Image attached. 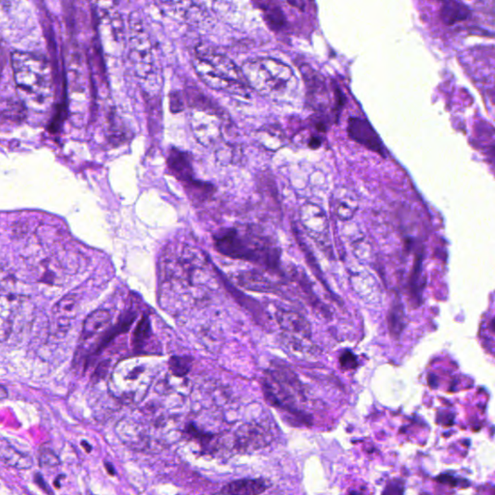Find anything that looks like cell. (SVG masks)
Returning <instances> with one entry per match:
<instances>
[{
  "label": "cell",
  "mask_w": 495,
  "mask_h": 495,
  "mask_svg": "<svg viewBox=\"0 0 495 495\" xmlns=\"http://www.w3.org/2000/svg\"><path fill=\"white\" fill-rule=\"evenodd\" d=\"M0 460L18 470H30L33 465L30 455L23 454L9 445H0Z\"/></svg>",
  "instance_id": "cell-14"
},
{
  "label": "cell",
  "mask_w": 495,
  "mask_h": 495,
  "mask_svg": "<svg viewBox=\"0 0 495 495\" xmlns=\"http://www.w3.org/2000/svg\"><path fill=\"white\" fill-rule=\"evenodd\" d=\"M111 321L109 311L98 310L89 314L83 322L82 337L83 340H89L103 331Z\"/></svg>",
  "instance_id": "cell-16"
},
{
  "label": "cell",
  "mask_w": 495,
  "mask_h": 495,
  "mask_svg": "<svg viewBox=\"0 0 495 495\" xmlns=\"http://www.w3.org/2000/svg\"><path fill=\"white\" fill-rule=\"evenodd\" d=\"M347 135L359 145L365 146L384 158L386 157V149L384 148L381 138L366 119L359 117L350 119L347 122Z\"/></svg>",
  "instance_id": "cell-5"
},
{
  "label": "cell",
  "mask_w": 495,
  "mask_h": 495,
  "mask_svg": "<svg viewBox=\"0 0 495 495\" xmlns=\"http://www.w3.org/2000/svg\"><path fill=\"white\" fill-rule=\"evenodd\" d=\"M191 361L188 357H172L169 361V369L177 376H184L190 370Z\"/></svg>",
  "instance_id": "cell-22"
},
{
  "label": "cell",
  "mask_w": 495,
  "mask_h": 495,
  "mask_svg": "<svg viewBox=\"0 0 495 495\" xmlns=\"http://www.w3.org/2000/svg\"><path fill=\"white\" fill-rule=\"evenodd\" d=\"M270 483L264 479H241L227 484L222 495H261L269 489Z\"/></svg>",
  "instance_id": "cell-10"
},
{
  "label": "cell",
  "mask_w": 495,
  "mask_h": 495,
  "mask_svg": "<svg viewBox=\"0 0 495 495\" xmlns=\"http://www.w3.org/2000/svg\"><path fill=\"white\" fill-rule=\"evenodd\" d=\"M388 321L390 333L395 339H399L405 324V310H403L402 304L395 303V305H393L391 311H390Z\"/></svg>",
  "instance_id": "cell-18"
},
{
  "label": "cell",
  "mask_w": 495,
  "mask_h": 495,
  "mask_svg": "<svg viewBox=\"0 0 495 495\" xmlns=\"http://www.w3.org/2000/svg\"><path fill=\"white\" fill-rule=\"evenodd\" d=\"M11 61L18 88L34 101L48 100L52 90L48 61L43 56L25 52H13Z\"/></svg>",
  "instance_id": "cell-4"
},
{
  "label": "cell",
  "mask_w": 495,
  "mask_h": 495,
  "mask_svg": "<svg viewBox=\"0 0 495 495\" xmlns=\"http://www.w3.org/2000/svg\"><path fill=\"white\" fill-rule=\"evenodd\" d=\"M279 322L285 330L301 335L302 337L311 336V326L303 316L294 311H282L279 313Z\"/></svg>",
  "instance_id": "cell-15"
},
{
  "label": "cell",
  "mask_w": 495,
  "mask_h": 495,
  "mask_svg": "<svg viewBox=\"0 0 495 495\" xmlns=\"http://www.w3.org/2000/svg\"><path fill=\"white\" fill-rule=\"evenodd\" d=\"M10 297L4 296L0 299V342H4L13 331V321L11 319L12 299Z\"/></svg>",
  "instance_id": "cell-17"
},
{
  "label": "cell",
  "mask_w": 495,
  "mask_h": 495,
  "mask_svg": "<svg viewBox=\"0 0 495 495\" xmlns=\"http://www.w3.org/2000/svg\"><path fill=\"white\" fill-rule=\"evenodd\" d=\"M105 466H106V470L107 471V473L111 474V475H114V466H112V465H111V463H106V465H105Z\"/></svg>",
  "instance_id": "cell-28"
},
{
  "label": "cell",
  "mask_w": 495,
  "mask_h": 495,
  "mask_svg": "<svg viewBox=\"0 0 495 495\" xmlns=\"http://www.w3.org/2000/svg\"><path fill=\"white\" fill-rule=\"evenodd\" d=\"M340 363L342 368L354 369L357 366V358L350 351H345L340 357Z\"/></svg>",
  "instance_id": "cell-23"
},
{
  "label": "cell",
  "mask_w": 495,
  "mask_h": 495,
  "mask_svg": "<svg viewBox=\"0 0 495 495\" xmlns=\"http://www.w3.org/2000/svg\"><path fill=\"white\" fill-rule=\"evenodd\" d=\"M266 441L263 429L256 428H256L251 426L243 427V428L238 429L237 434H235V444H237L238 449L243 450V451L266 446Z\"/></svg>",
  "instance_id": "cell-12"
},
{
  "label": "cell",
  "mask_w": 495,
  "mask_h": 495,
  "mask_svg": "<svg viewBox=\"0 0 495 495\" xmlns=\"http://www.w3.org/2000/svg\"><path fill=\"white\" fill-rule=\"evenodd\" d=\"M321 141L319 140L318 138H313L310 141V143H309V146H310L311 148L313 149H316L318 148H321Z\"/></svg>",
  "instance_id": "cell-25"
},
{
  "label": "cell",
  "mask_w": 495,
  "mask_h": 495,
  "mask_svg": "<svg viewBox=\"0 0 495 495\" xmlns=\"http://www.w3.org/2000/svg\"><path fill=\"white\" fill-rule=\"evenodd\" d=\"M301 222L309 234L319 243H327L329 224L326 212L314 203H306L301 207ZM324 244V245H326Z\"/></svg>",
  "instance_id": "cell-7"
},
{
  "label": "cell",
  "mask_w": 495,
  "mask_h": 495,
  "mask_svg": "<svg viewBox=\"0 0 495 495\" xmlns=\"http://www.w3.org/2000/svg\"><path fill=\"white\" fill-rule=\"evenodd\" d=\"M301 73L307 88L308 102L310 106L316 111H326L330 105V95L323 77L307 65L301 68Z\"/></svg>",
  "instance_id": "cell-6"
},
{
  "label": "cell",
  "mask_w": 495,
  "mask_h": 495,
  "mask_svg": "<svg viewBox=\"0 0 495 495\" xmlns=\"http://www.w3.org/2000/svg\"><path fill=\"white\" fill-rule=\"evenodd\" d=\"M34 480H35V483L38 484L39 488L43 489L44 491L48 492L49 495H52V492L51 489H49V484L44 481L43 477H42L41 474H36Z\"/></svg>",
  "instance_id": "cell-24"
},
{
  "label": "cell",
  "mask_w": 495,
  "mask_h": 495,
  "mask_svg": "<svg viewBox=\"0 0 495 495\" xmlns=\"http://www.w3.org/2000/svg\"><path fill=\"white\" fill-rule=\"evenodd\" d=\"M7 282V278L5 276L4 269L1 268V266H0V289L1 287H4L5 285H6Z\"/></svg>",
  "instance_id": "cell-26"
},
{
  "label": "cell",
  "mask_w": 495,
  "mask_h": 495,
  "mask_svg": "<svg viewBox=\"0 0 495 495\" xmlns=\"http://www.w3.org/2000/svg\"><path fill=\"white\" fill-rule=\"evenodd\" d=\"M215 247L230 258L251 261L266 268L277 269L280 253L268 241L251 233L230 229L214 237Z\"/></svg>",
  "instance_id": "cell-2"
},
{
  "label": "cell",
  "mask_w": 495,
  "mask_h": 495,
  "mask_svg": "<svg viewBox=\"0 0 495 495\" xmlns=\"http://www.w3.org/2000/svg\"><path fill=\"white\" fill-rule=\"evenodd\" d=\"M167 165L169 169L174 172L175 177L183 180V181L192 182L195 185H198V182H193V167L191 164L190 157L185 154L184 152L177 150V149H172L169 152V158H167Z\"/></svg>",
  "instance_id": "cell-11"
},
{
  "label": "cell",
  "mask_w": 495,
  "mask_h": 495,
  "mask_svg": "<svg viewBox=\"0 0 495 495\" xmlns=\"http://www.w3.org/2000/svg\"><path fill=\"white\" fill-rule=\"evenodd\" d=\"M38 462L41 467H54L60 465L59 455L49 448H42L38 453Z\"/></svg>",
  "instance_id": "cell-21"
},
{
  "label": "cell",
  "mask_w": 495,
  "mask_h": 495,
  "mask_svg": "<svg viewBox=\"0 0 495 495\" xmlns=\"http://www.w3.org/2000/svg\"><path fill=\"white\" fill-rule=\"evenodd\" d=\"M78 299L75 295L68 294L54 305L52 310L54 327L59 334H64L70 328L71 322L77 314Z\"/></svg>",
  "instance_id": "cell-8"
},
{
  "label": "cell",
  "mask_w": 495,
  "mask_h": 495,
  "mask_svg": "<svg viewBox=\"0 0 495 495\" xmlns=\"http://www.w3.org/2000/svg\"><path fill=\"white\" fill-rule=\"evenodd\" d=\"M470 9L462 2L444 1L440 8V19L446 25H454L455 23L465 22L470 17Z\"/></svg>",
  "instance_id": "cell-13"
},
{
  "label": "cell",
  "mask_w": 495,
  "mask_h": 495,
  "mask_svg": "<svg viewBox=\"0 0 495 495\" xmlns=\"http://www.w3.org/2000/svg\"><path fill=\"white\" fill-rule=\"evenodd\" d=\"M8 395H9V394H8L7 389L5 388L4 385L0 384V400L7 399Z\"/></svg>",
  "instance_id": "cell-27"
},
{
  "label": "cell",
  "mask_w": 495,
  "mask_h": 495,
  "mask_svg": "<svg viewBox=\"0 0 495 495\" xmlns=\"http://www.w3.org/2000/svg\"><path fill=\"white\" fill-rule=\"evenodd\" d=\"M266 22L273 30H282L285 25V17L281 8L275 6L264 7Z\"/></svg>",
  "instance_id": "cell-20"
},
{
  "label": "cell",
  "mask_w": 495,
  "mask_h": 495,
  "mask_svg": "<svg viewBox=\"0 0 495 495\" xmlns=\"http://www.w3.org/2000/svg\"><path fill=\"white\" fill-rule=\"evenodd\" d=\"M241 71L248 85L274 100H282L297 90L298 80L292 68L280 60L258 57L245 62Z\"/></svg>",
  "instance_id": "cell-1"
},
{
  "label": "cell",
  "mask_w": 495,
  "mask_h": 495,
  "mask_svg": "<svg viewBox=\"0 0 495 495\" xmlns=\"http://www.w3.org/2000/svg\"><path fill=\"white\" fill-rule=\"evenodd\" d=\"M196 52L193 68L205 85L215 90L245 93L247 83L232 60L210 47H198Z\"/></svg>",
  "instance_id": "cell-3"
},
{
  "label": "cell",
  "mask_w": 495,
  "mask_h": 495,
  "mask_svg": "<svg viewBox=\"0 0 495 495\" xmlns=\"http://www.w3.org/2000/svg\"><path fill=\"white\" fill-rule=\"evenodd\" d=\"M151 336L150 321L143 316L141 321L138 322L137 328H136L135 335H133V347L136 350H141V348L145 345L146 340Z\"/></svg>",
  "instance_id": "cell-19"
},
{
  "label": "cell",
  "mask_w": 495,
  "mask_h": 495,
  "mask_svg": "<svg viewBox=\"0 0 495 495\" xmlns=\"http://www.w3.org/2000/svg\"><path fill=\"white\" fill-rule=\"evenodd\" d=\"M333 204L338 218L342 221L352 219L358 210L359 201L357 196L350 189L342 187L338 189L333 195Z\"/></svg>",
  "instance_id": "cell-9"
},
{
  "label": "cell",
  "mask_w": 495,
  "mask_h": 495,
  "mask_svg": "<svg viewBox=\"0 0 495 495\" xmlns=\"http://www.w3.org/2000/svg\"><path fill=\"white\" fill-rule=\"evenodd\" d=\"M82 445H83V447L85 448V450L86 452H88V453L91 452V449H93V448H91L90 445H89L88 443V442L83 441Z\"/></svg>",
  "instance_id": "cell-29"
}]
</instances>
